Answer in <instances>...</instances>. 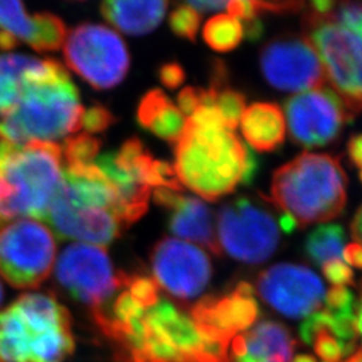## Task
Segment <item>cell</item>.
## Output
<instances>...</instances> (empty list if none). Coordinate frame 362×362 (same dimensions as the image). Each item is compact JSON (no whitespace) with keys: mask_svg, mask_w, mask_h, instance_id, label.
I'll list each match as a JSON object with an SVG mask.
<instances>
[{"mask_svg":"<svg viewBox=\"0 0 362 362\" xmlns=\"http://www.w3.org/2000/svg\"><path fill=\"white\" fill-rule=\"evenodd\" d=\"M83 112L65 67L39 61L27 71L18 104L0 121V134L15 145L52 143L81 130Z\"/></svg>","mask_w":362,"mask_h":362,"instance_id":"cell-1","label":"cell"},{"mask_svg":"<svg viewBox=\"0 0 362 362\" xmlns=\"http://www.w3.org/2000/svg\"><path fill=\"white\" fill-rule=\"evenodd\" d=\"M74 350L71 314L50 293H27L0 311V362H65Z\"/></svg>","mask_w":362,"mask_h":362,"instance_id":"cell-2","label":"cell"},{"mask_svg":"<svg viewBox=\"0 0 362 362\" xmlns=\"http://www.w3.org/2000/svg\"><path fill=\"white\" fill-rule=\"evenodd\" d=\"M64 179L58 144H0V224L11 220H46Z\"/></svg>","mask_w":362,"mask_h":362,"instance_id":"cell-3","label":"cell"},{"mask_svg":"<svg viewBox=\"0 0 362 362\" xmlns=\"http://www.w3.org/2000/svg\"><path fill=\"white\" fill-rule=\"evenodd\" d=\"M46 220L62 239L94 246H107L124 231L116 192L94 164L64 167Z\"/></svg>","mask_w":362,"mask_h":362,"instance_id":"cell-4","label":"cell"},{"mask_svg":"<svg viewBox=\"0 0 362 362\" xmlns=\"http://www.w3.org/2000/svg\"><path fill=\"white\" fill-rule=\"evenodd\" d=\"M346 185L337 157L305 152L274 172L272 199L297 227H306L341 215L346 206Z\"/></svg>","mask_w":362,"mask_h":362,"instance_id":"cell-5","label":"cell"},{"mask_svg":"<svg viewBox=\"0 0 362 362\" xmlns=\"http://www.w3.org/2000/svg\"><path fill=\"white\" fill-rule=\"evenodd\" d=\"M248 146L227 129H208L185 118L175 144V172L181 185L216 202L242 184Z\"/></svg>","mask_w":362,"mask_h":362,"instance_id":"cell-6","label":"cell"},{"mask_svg":"<svg viewBox=\"0 0 362 362\" xmlns=\"http://www.w3.org/2000/svg\"><path fill=\"white\" fill-rule=\"evenodd\" d=\"M116 362H230L228 351L207 344L188 313L160 298L137 330L117 346Z\"/></svg>","mask_w":362,"mask_h":362,"instance_id":"cell-7","label":"cell"},{"mask_svg":"<svg viewBox=\"0 0 362 362\" xmlns=\"http://www.w3.org/2000/svg\"><path fill=\"white\" fill-rule=\"evenodd\" d=\"M313 46L350 116L362 112V37L329 18L306 13Z\"/></svg>","mask_w":362,"mask_h":362,"instance_id":"cell-8","label":"cell"},{"mask_svg":"<svg viewBox=\"0 0 362 362\" xmlns=\"http://www.w3.org/2000/svg\"><path fill=\"white\" fill-rule=\"evenodd\" d=\"M57 243L38 220H15L0 227V278L15 288L42 285L55 264Z\"/></svg>","mask_w":362,"mask_h":362,"instance_id":"cell-9","label":"cell"},{"mask_svg":"<svg viewBox=\"0 0 362 362\" xmlns=\"http://www.w3.org/2000/svg\"><path fill=\"white\" fill-rule=\"evenodd\" d=\"M54 284L64 296L91 313L116 296L121 276L119 272H115L105 247L73 243L55 263Z\"/></svg>","mask_w":362,"mask_h":362,"instance_id":"cell-10","label":"cell"},{"mask_svg":"<svg viewBox=\"0 0 362 362\" xmlns=\"http://www.w3.org/2000/svg\"><path fill=\"white\" fill-rule=\"evenodd\" d=\"M67 66L94 89L117 86L128 74L129 52L116 31L101 25L83 23L65 39Z\"/></svg>","mask_w":362,"mask_h":362,"instance_id":"cell-11","label":"cell"},{"mask_svg":"<svg viewBox=\"0 0 362 362\" xmlns=\"http://www.w3.org/2000/svg\"><path fill=\"white\" fill-rule=\"evenodd\" d=\"M218 240L221 251L231 258L259 264L278 250L281 228L267 208L248 197H239L219 211Z\"/></svg>","mask_w":362,"mask_h":362,"instance_id":"cell-12","label":"cell"},{"mask_svg":"<svg viewBox=\"0 0 362 362\" xmlns=\"http://www.w3.org/2000/svg\"><path fill=\"white\" fill-rule=\"evenodd\" d=\"M259 311L252 286L239 282L226 294L202 298L192 306L189 317L207 344L228 351L231 339L257 322Z\"/></svg>","mask_w":362,"mask_h":362,"instance_id":"cell-13","label":"cell"},{"mask_svg":"<svg viewBox=\"0 0 362 362\" xmlns=\"http://www.w3.org/2000/svg\"><path fill=\"white\" fill-rule=\"evenodd\" d=\"M267 82L284 91L322 89L326 83L322 61L306 37H282L267 43L260 54Z\"/></svg>","mask_w":362,"mask_h":362,"instance_id":"cell-14","label":"cell"},{"mask_svg":"<svg viewBox=\"0 0 362 362\" xmlns=\"http://www.w3.org/2000/svg\"><path fill=\"white\" fill-rule=\"evenodd\" d=\"M151 263L157 286L180 300L199 297L212 278V263L207 254L180 239H161L153 247Z\"/></svg>","mask_w":362,"mask_h":362,"instance_id":"cell-15","label":"cell"},{"mask_svg":"<svg viewBox=\"0 0 362 362\" xmlns=\"http://www.w3.org/2000/svg\"><path fill=\"white\" fill-rule=\"evenodd\" d=\"M285 112L293 141L306 148L334 141L344 124L353 119L336 91L326 88L290 97Z\"/></svg>","mask_w":362,"mask_h":362,"instance_id":"cell-16","label":"cell"},{"mask_svg":"<svg viewBox=\"0 0 362 362\" xmlns=\"http://www.w3.org/2000/svg\"><path fill=\"white\" fill-rule=\"evenodd\" d=\"M257 291L270 308L287 318L309 317L321 308L325 286L309 267L278 263L260 272Z\"/></svg>","mask_w":362,"mask_h":362,"instance_id":"cell-17","label":"cell"},{"mask_svg":"<svg viewBox=\"0 0 362 362\" xmlns=\"http://www.w3.org/2000/svg\"><path fill=\"white\" fill-rule=\"evenodd\" d=\"M153 200L169 212L170 233L196 245L206 247L212 254L221 255L212 211L200 199L184 196L168 188H156Z\"/></svg>","mask_w":362,"mask_h":362,"instance_id":"cell-18","label":"cell"},{"mask_svg":"<svg viewBox=\"0 0 362 362\" xmlns=\"http://www.w3.org/2000/svg\"><path fill=\"white\" fill-rule=\"evenodd\" d=\"M0 33L22 40L39 52H55L65 43V23L52 13L30 15L21 1H0Z\"/></svg>","mask_w":362,"mask_h":362,"instance_id":"cell-19","label":"cell"},{"mask_svg":"<svg viewBox=\"0 0 362 362\" xmlns=\"http://www.w3.org/2000/svg\"><path fill=\"white\" fill-rule=\"evenodd\" d=\"M297 339L276 321H260L230 344V362H291Z\"/></svg>","mask_w":362,"mask_h":362,"instance_id":"cell-20","label":"cell"},{"mask_svg":"<svg viewBox=\"0 0 362 362\" xmlns=\"http://www.w3.org/2000/svg\"><path fill=\"white\" fill-rule=\"evenodd\" d=\"M240 125L247 143L258 152H272L285 141V116L276 104L257 103L248 106Z\"/></svg>","mask_w":362,"mask_h":362,"instance_id":"cell-21","label":"cell"},{"mask_svg":"<svg viewBox=\"0 0 362 362\" xmlns=\"http://www.w3.org/2000/svg\"><path fill=\"white\" fill-rule=\"evenodd\" d=\"M165 1H105L101 13L117 30L129 35L153 31L167 13Z\"/></svg>","mask_w":362,"mask_h":362,"instance_id":"cell-22","label":"cell"},{"mask_svg":"<svg viewBox=\"0 0 362 362\" xmlns=\"http://www.w3.org/2000/svg\"><path fill=\"white\" fill-rule=\"evenodd\" d=\"M137 119L144 129L149 130L158 139L177 143L184 129L185 118L164 91L151 90L144 95L137 110Z\"/></svg>","mask_w":362,"mask_h":362,"instance_id":"cell-23","label":"cell"},{"mask_svg":"<svg viewBox=\"0 0 362 362\" xmlns=\"http://www.w3.org/2000/svg\"><path fill=\"white\" fill-rule=\"evenodd\" d=\"M39 61L21 54L0 55V116H7L18 104L27 71Z\"/></svg>","mask_w":362,"mask_h":362,"instance_id":"cell-24","label":"cell"},{"mask_svg":"<svg viewBox=\"0 0 362 362\" xmlns=\"http://www.w3.org/2000/svg\"><path fill=\"white\" fill-rule=\"evenodd\" d=\"M345 246V230L339 224H324L308 236L305 251L320 266L333 259H341Z\"/></svg>","mask_w":362,"mask_h":362,"instance_id":"cell-25","label":"cell"},{"mask_svg":"<svg viewBox=\"0 0 362 362\" xmlns=\"http://www.w3.org/2000/svg\"><path fill=\"white\" fill-rule=\"evenodd\" d=\"M243 37V25L228 13L215 15L203 30V38L215 52H231L240 45Z\"/></svg>","mask_w":362,"mask_h":362,"instance_id":"cell-26","label":"cell"},{"mask_svg":"<svg viewBox=\"0 0 362 362\" xmlns=\"http://www.w3.org/2000/svg\"><path fill=\"white\" fill-rule=\"evenodd\" d=\"M101 141L89 133H81L66 140L62 149L64 167L90 165L98 156Z\"/></svg>","mask_w":362,"mask_h":362,"instance_id":"cell-27","label":"cell"},{"mask_svg":"<svg viewBox=\"0 0 362 362\" xmlns=\"http://www.w3.org/2000/svg\"><path fill=\"white\" fill-rule=\"evenodd\" d=\"M215 106L224 118L226 129L233 132L238 128L242 115L246 110V97L233 89H221L216 91Z\"/></svg>","mask_w":362,"mask_h":362,"instance_id":"cell-28","label":"cell"},{"mask_svg":"<svg viewBox=\"0 0 362 362\" xmlns=\"http://www.w3.org/2000/svg\"><path fill=\"white\" fill-rule=\"evenodd\" d=\"M200 13L185 3L175 8L169 15V27L177 37L194 42L200 27Z\"/></svg>","mask_w":362,"mask_h":362,"instance_id":"cell-29","label":"cell"},{"mask_svg":"<svg viewBox=\"0 0 362 362\" xmlns=\"http://www.w3.org/2000/svg\"><path fill=\"white\" fill-rule=\"evenodd\" d=\"M310 345L324 362H341L342 357L349 356L344 345L326 329H318L313 334Z\"/></svg>","mask_w":362,"mask_h":362,"instance_id":"cell-30","label":"cell"},{"mask_svg":"<svg viewBox=\"0 0 362 362\" xmlns=\"http://www.w3.org/2000/svg\"><path fill=\"white\" fill-rule=\"evenodd\" d=\"M326 18L356 33L362 31V3H334Z\"/></svg>","mask_w":362,"mask_h":362,"instance_id":"cell-31","label":"cell"},{"mask_svg":"<svg viewBox=\"0 0 362 362\" xmlns=\"http://www.w3.org/2000/svg\"><path fill=\"white\" fill-rule=\"evenodd\" d=\"M325 299L326 310L336 314H356V299L353 293L345 286H333L329 288Z\"/></svg>","mask_w":362,"mask_h":362,"instance_id":"cell-32","label":"cell"},{"mask_svg":"<svg viewBox=\"0 0 362 362\" xmlns=\"http://www.w3.org/2000/svg\"><path fill=\"white\" fill-rule=\"evenodd\" d=\"M115 121L113 115L103 106H93L83 112L81 129L86 130V133H100L107 129Z\"/></svg>","mask_w":362,"mask_h":362,"instance_id":"cell-33","label":"cell"},{"mask_svg":"<svg viewBox=\"0 0 362 362\" xmlns=\"http://www.w3.org/2000/svg\"><path fill=\"white\" fill-rule=\"evenodd\" d=\"M322 272L329 282L334 286H346L354 284V274L348 264L341 259H333L322 266Z\"/></svg>","mask_w":362,"mask_h":362,"instance_id":"cell-34","label":"cell"},{"mask_svg":"<svg viewBox=\"0 0 362 362\" xmlns=\"http://www.w3.org/2000/svg\"><path fill=\"white\" fill-rule=\"evenodd\" d=\"M206 103H207V90L192 88V86L182 89L177 97L179 110L182 113V116H191L196 109L206 105Z\"/></svg>","mask_w":362,"mask_h":362,"instance_id":"cell-35","label":"cell"},{"mask_svg":"<svg viewBox=\"0 0 362 362\" xmlns=\"http://www.w3.org/2000/svg\"><path fill=\"white\" fill-rule=\"evenodd\" d=\"M158 77L164 86H167L169 89H176L184 82L185 73L179 64L170 62L161 66L158 71Z\"/></svg>","mask_w":362,"mask_h":362,"instance_id":"cell-36","label":"cell"},{"mask_svg":"<svg viewBox=\"0 0 362 362\" xmlns=\"http://www.w3.org/2000/svg\"><path fill=\"white\" fill-rule=\"evenodd\" d=\"M257 13H298L305 6L300 1H254Z\"/></svg>","mask_w":362,"mask_h":362,"instance_id":"cell-37","label":"cell"},{"mask_svg":"<svg viewBox=\"0 0 362 362\" xmlns=\"http://www.w3.org/2000/svg\"><path fill=\"white\" fill-rule=\"evenodd\" d=\"M259 170V160L257 156L254 155V152L248 148L247 151V163L246 169H245V173H243V179H242V184L245 185H251L257 175H258Z\"/></svg>","mask_w":362,"mask_h":362,"instance_id":"cell-38","label":"cell"},{"mask_svg":"<svg viewBox=\"0 0 362 362\" xmlns=\"http://www.w3.org/2000/svg\"><path fill=\"white\" fill-rule=\"evenodd\" d=\"M342 255L350 266L362 270V245L360 243H350L345 247Z\"/></svg>","mask_w":362,"mask_h":362,"instance_id":"cell-39","label":"cell"},{"mask_svg":"<svg viewBox=\"0 0 362 362\" xmlns=\"http://www.w3.org/2000/svg\"><path fill=\"white\" fill-rule=\"evenodd\" d=\"M350 161L357 167L362 169V134L353 136L348 144Z\"/></svg>","mask_w":362,"mask_h":362,"instance_id":"cell-40","label":"cell"},{"mask_svg":"<svg viewBox=\"0 0 362 362\" xmlns=\"http://www.w3.org/2000/svg\"><path fill=\"white\" fill-rule=\"evenodd\" d=\"M228 1H218V0H207V1H188L187 4L192 7L197 13H214L227 8Z\"/></svg>","mask_w":362,"mask_h":362,"instance_id":"cell-41","label":"cell"},{"mask_svg":"<svg viewBox=\"0 0 362 362\" xmlns=\"http://www.w3.org/2000/svg\"><path fill=\"white\" fill-rule=\"evenodd\" d=\"M263 25L259 21L258 16L245 21V26H243V34L246 35L248 40L251 42H258L259 39L263 37Z\"/></svg>","mask_w":362,"mask_h":362,"instance_id":"cell-42","label":"cell"},{"mask_svg":"<svg viewBox=\"0 0 362 362\" xmlns=\"http://www.w3.org/2000/svg\"><path fill=\"white\" fill-rule=\"evenodd\" d=\"M351 235L353 239L357 240V243L362 245V207L357 211L351 221Z\"/></svg>","mask_w":362,"mask_h":362,"instance_id":"cell-43","label":"cell"},{"mask_svg":"<svg viewBox=\"0 0 362 362\" xmlns=\"http://www.w3.org/2000/svg\"><path fill=\"white\" fill-rule=\"evenodd\" d=\"M279 226H281V228H282V231L285 233H291L296 231V228H297V224H296V221L291 219L290 216H287V215H282L281 216V219H279V223H278Z\"/></svg>","mask_w":362,"mask_h":362,"instance_id":"cell-44","label":"cell"},{"mask_svg":"<svg viewBox=\"0 0 362 362\" xmlns=\"http://www.w3.org/2000/svg\"><path fill=\"white\" fill-rule=\"evenodd\" d=\"M356 330H357V334L362 337V294L361 300L356 310Z\"/></svg>","mask_w":362,"mask_h":362,"instance_id":"cell-45","label":"cell"},{"mask_svg":"<svg viewBox=\"0 0 362 362\" xmlns=\"http://www.w3.org/2000/svg\"><path fill=\"white\" fill-rule=\"evenodd\" d=\"M291 362H318L317 361V358L314 357V356H311V354H299V356H296Z\"/></svg>","mask_w":362,"mask_h":362,"instance_id":"cell-46","label":"cell"},{"mask_svg":"<svg viewBox=\"0 0 362 362\" xmlns=\"http://www.w3.org/2000/svg\"><path fill=\"white\" fill-rule=\"evenodd\" d=\"M346 362H362V349L358 350L357 353L351 354L349 357V360Z\"/></svg>","mask_w":362,"mask_h":362,"instance_id":"cell-47","label":"cell"},{"mask_svg":"<svg viewBox=\"0 0 362 362\" xmlns=\"http://www.w3.org/2000/svg\"><path fill=\"white\" fill-rule=\"evenodd\" d=\"M3 298H4V290H3V285H1V282H0V305H1V302H3Z\"/></svg>","mask_w":362,"mask_h":362,"instance_id":"cell-48","label":"cell"},{"mask_svg":"<svg viewBox=\"0 0 362 362\" xmlns=\"http://www.w3.org/2000/svg\"><path fill=\"white\" fill-rule=\"evenodd\" d=\"M360 179H361V181H362V169H361V172H360Z\"/></svg>","mask_w":362,"mask_h":362,"instance_id":"cell-49","label":"cell"},{"mask_svg":"<svg viewBox=\"0 0 362 362\" xmlns=\"http://www.w3.org/2000/svg\"><path fill=\"white\" fill-rule=\"evenodd\" d=\"M358 34H360V35H361V37H362V31H360V33H358Z\"/></svg>","mask_w":362,"mask_h":362,"instance_id":"cell-50","label":"cell"}]
</instances>
